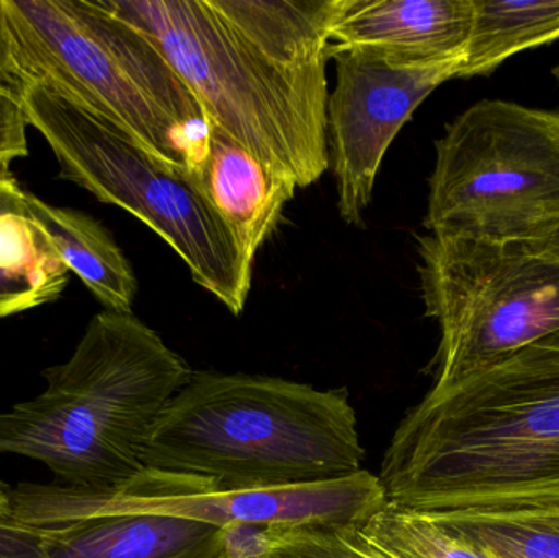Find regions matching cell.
I'll return each mask as SVG.
<instances>
[{"instance_id":"1","label":"cell","mask_w":559,"mask_h":558,"mask_svg":"<svg viewBox=\"0 0 559 558\" xmlns=\"http://www.w3.org/2000/svg\"><path fill=\"white\" fill-rule=\"evenodd\" d=\"M150 36L210 124L298 189L329 170L332 28L345 0H98Z\"/></svg>"},{"instance_id":"2","label":"cell","mask_w":559,"mask_h":558,"mask_svg":"<svg viewBox=\"0 0 559 558\" xmlns=\"http://www.w3.org/2000/svg\"><path fill=\"white\" fill-rule=\"evenodd\" d=\"M388 504L429 518L559 513V331L442 392L397 425Z\"/></svg>"},{"instance_id":"14","label":"cell","mask_w":559,"mask_h":558,"mask_svg":"<svg viewBox=\"0 0 559 558\" xmlns=\"http://www.w3.org/2000/svg\"><path fill=\"white\" fill-rule=\"evenodd\" d=\"M28 193L10 170L0 173V318L52 304L71 278Z\"/></svg>"},{"instance_id":"3","label":"cell","mask_w":559,"mask_h":558,"mask_svg":"<svg viewBox=\"0 0 559 558\" xmlns=\"http://www.w3.org/2000/svg\"><path fill=\"white\" fill-rule=\"evenodd\" d=\"M189 364L133 311L104 310L66 363L43 370L41 395L0 412V454L41 462L55 484L88 494L143 474V451Z\"/></svg>"},{"instance_id":"5","label":"cell","mask_w":559,"mask_h":558,"mask_svg":"<svg viewBox=\"0 0 559 558\" xmlns=\"http://www.w3.org/2000/svg\"><path fill=\"white\" fill-rule=\"evenodd\" d=\"M16 61L174 173L206 151L210 121L150 36L98 0H2Z\"/></svg>"},{"instance_id":"6","label":"cell","mask_w":559,"mask_h":558,"mask_svg":"<svg viewBox=\"0 0 559 558\" xmlns=\"http://www.w3.org/2000/svg\"><path fill=\"white\" fill-rule=\"evenodd\" d=\"M22 107L51 147L61 179L136 216L180 256L200 287L236 317L245 311L254 269L187 174L163 166L46 82H29Z\"/></svg>"},{"instance_id":"9","label":"cell","mask_w":559,"mask_h":558,"mask_svg":"<svg viewBox=\"0 0 559 558\" xmlns=\"http://www.w3.org/2000/svg\"><path fill=\"white\" fill-rule=\"evenodd\" d=\"M10 501L13 520L35 530L115 513L166 514L222 530L357 527L388 504L380 478L364 468L341 480L245 491L212 490L197 478L144 468L105 494L20 484L10 491Z\"/></svg>"},{"instance_id":"13","label":"cell","mask_w":559,"mask_h":558,"mask_svg":"<svg viewBox=\"0 0 559 558\" xmlns=\"http://www.w3.org/2000/svg\"><path fill=\"white\" fill-rule=\"evenodd\" d=\"M239 530L186 518L115 513L41 530L48 558H223Z\"/></svg>"},{"instance_id":"8","label":"cell","mask_w":559,"mask_h":558,"mask_svg":"<svg viewBox=\"0 0 559 558\" xmlns=\"http://www.w3.org/2000/svg\"><path fill=\"white\" fill-rule=\"evenodd\" d=\"M417 241L426 313L440 330L433 392L559 331L558 259L439 233Z\"/></svg>"},{"instance_id":"24","label":"cell","mask_w":559,"mask_h":558,"mask_svg":"<svg viewBox=\"0 0 559 558\" xmlns=\"http://www.w3.org/2000/svg\"><path fill=\"white\" fill-rule=\"evenodd\" d=\"M223 558H265L259 553L258 549H254V546L251 544V539L245 544H235V549L233 553H229L228 556Z\"/></svg>"},{"instance_id":"21","label":"cell","mask_w":559,"mask_h":558,"mask_svg":"<svg viewBox=\"0 0 559 558\" xmlns=\"http://www.w3.org/2000/svg\"><path fill=\"white\" fill-rule=\"evenodd\" d=\"M29 81L16 61L12 33L7 22L3 2L0 0V97L12 98L22 104Z\"/></svg>"},{"instance_id":"17","label":"cell","mask_w":559,"mask_h":558,"mask_svg":"<svg viewBox=\"0 0 559 558\" xmlns=\"http://www.w3.org/2000/svg\"><path fill=\"white\" fill-rule=\"evenodd\" d=\"M430 520L492 558H559V513Z\"/></svg>"},{"instance_id":"11","label":"cell","mask_w":559,"mask_h":558,"mask_svg":"<svg viewBox=\"0 0 559 558\" xmlns=\"http://www.w3.org/2000/svg\"><path fill=\"white\" fill-rule=\"evenodd\" d=\"M472 25L473 0H345L331 46L460 69Z\"/></svg>"},{"instance_id":"22","label":"cell","mask_w":559,"mask_h":558,"mask_svg":"<svg viewBox=\"0 0 559 558\" xmlns=\"http://www.w3.org/2000/svg\"><path fill=\"white\" fill-rule=\"evenodd\" d=\"M0 558H48L41 530L0 520Z\"/></svg>"},{"instance_id":"23","label":"cell","mask_w":559,"mask_h":558,"mask_svg":"<svg viewBox=\"0 0 559 558\" xmlns=\"http://www.w3.org/2000/svg\"><path fill=\"white\" fill-rule=\"evenodd\" d=\"M10 491L12 488L0 480V520H13L12 501H10Z\"/></svg>"},{"instance_id":"7","label":"cell","mask_w":559,"mask_h":558,"mask_svg":"<svg viewBox=\"0 0 559 558\" xmlns=\"http://www.w3.org/2000/svg\"><path fill=\"white\" fill-rule=\"evenodd\" d=\"M429 183L427 231L535 251L559 235V111L472 105L437 140Z\"/></svg>"},{"instance_id":"20","label":"cell","mask_w":559,"mask_h":558,"mask_svg":"<svg viewBox=\"0 0 559 558\" xmlns=\"http://www.w3.org/2000/svg\"><path fill=\"white\" fill-rule=\"evenodd\" d=\"M26 121L20 102L0 97V173L10 170V164L28 156Z\"/></svg>"},{"instance_id":"26","label":"cell","mask_w":559,"mask_h":558,"mask_svg":"<svg viewBox=\"0 0 559 558\" xmlns=\"http://www.w3.org/2000/svg\"><path fill=\"white\" fill-rule=\"evenodd\" d=\"M557 75H558V78H559V68L557 69Z\"/></svg>"},{"instance_id":"10","label":"cell","mask_w":559,"mask_h":558,"mask_svg":"<svg viewBox=\"0 0 559 558\" xmlns=\"http://www.w3.org/2000/svg\"><path fill=\"white\" fill-rule=\"evenodd\" d=\"M335 87L325 111L329 169L337 189L338 215L360 226L373 199L381 163L401 128L456 66H414L358 49L329 45Z\"/></svg>"},{"instance_id":"19","label":"cell","mask_w":559,"mask_h":558,"mask_svg":"<svg viewBox=\"0 0 559 558\" xmlns=\"http://www.w3.org/2000/svg\"><path fill=\"white\" fill-rule=\"evenodd\" d=\"M251 543L265 558H384L355 527L254 530Z\"/></svg>"},{"instance_id":"16","label":"cell","mask_w":559,"mask_h":558,"mask_svg":"<svg viewBox=\"0 0 559 558\" xmlns=\"http://www.w3.org/2000/svg\"><path fill=\"white\" fill-rule=\"evenodd\" d=\"M559 39V0H473V25L456 79L491 74L512 56Z\"/></svg>"},{"instance_id":"18","label":"cell","mask_w":559,"mask_h":558,"mask_svg":"<svg viewBox=\"0 0 559 558\" xmlns=\"http://www.w3.org/2000/svg\"><path fill=\"white\" fill-rule=\"evenodd\" d=\"M384 558H491L447 533L436 521L386 504L355 527Z\"/></svg>"},{"instance_id":"25","label":"cell","mask_w":559,"mask_h":558,"mask_svg":"<svg viewBox=\"0 0 559 558\" xmlns=\"http://www.w3.org/2000/svg\"><path fill=\"white\" fill-rule=\"evenodd\" d=\"M535 252H540V254L550 256V258L558 259L559 261V235L555 236L550 241L542 245L540 248L535 249Z\"/></svg>"},{"instance_id":"15","label":"cell","mask_w":559,"mask_h":558,"mask_svg":"<svg viewBox=\"0 0 559 558\" xmlns=\"http://www.w3.org/2000/svg\"><path fill=\"white\" fill-rule=\"evenodd\" d=\"M29 206L59 258L105 310L128 313L138 292L136 275L114 236L81 210L55 206L28 193Z\"/></svg>"},{"instance_id":"27","label":"cell","mask_w":559,"mask_h":558,"mask_svg":"<svg viewBox=\"0 0 559 558\" xmlns=\"http://www.w3.org/2000/svg\"><path fill=\"white\" fill-rule=\"evenodd\" d=\"M492 558V557H491Z\"/></svg>"},{"instance_id":"4","label":"cell","mask_w":559,"mask_h":558,"mask_svg":"<svg viewBox=\"0 0 559 558\" xmlns=\"http://www.w3.org/2000/svg\"><path fill=\"white\" fill-rule=\"evenodd\" d=\"M365 449L345 390L248 373L193 372L147 438L146 471L245 491L341 480Z\"/></svg>"},{"instance_id":"12","label":"cell","mask_w":559,"mask_h":558,"mask_svg":"<svg viewBox=\"0 0 559 558\" xmlns=\"http://www.w3.org/2000/svg\"><path fill=\"white\" fill-rule=\"evenodd\" d=\"M231 233L248 268L277 228L298 186L210 124L202 159L187 173Z\"/></svg>"}]
</instances>
